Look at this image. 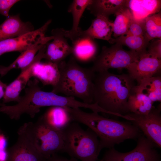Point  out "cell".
I'll return each instance as SVG.
<instances>
[{"mask_svg": "<svg viewBox=\"0 0 161 161\" xmlns=\"http://www.w3.org/2000/svg\"><path fill=\"white\" fill-rule=\"evenodd\" d=\"M161 106L154 107L147 114L140 115L129 113L124 119L136 126L143 134L160 148L161 147Z\"/></svg>", "mask_w": 161, "mask_h": 161, "instance_id": "obj_8", "label": "cell"}, {"mask_svg": "<svg viewBox=\"0 0 161 161\" xmlns=\"http://www.w3.org/2000/svg\"><path fill=\"white\" fill-rule=\"evenodd\" d=\"M8 140L3 133H0V150L7 149Z\"/></svg>", "mask_w": 161, "mask_h": 161, "instance_id": "obj_33", "label": "cell"}, {"mask_svg": "<svg viewBox=\"0 0 161 161\" xmlns=\"http://www.w3.org/2000/svg\"><path fill=\"white\" fill-rule=\"evenodd\" d=\"M72 41L71 55L76 61L82 62L94 61L97 52V45L94 39L79 33Z\"/></svg>", "mask_w": 161, "mask_h": 161, "instance_id": "obj_15", "label": "cell"}, {"mask_svg": "<svg viewBox=\"0 0 161 161\" xmlns=\"http://www.w3.org/2000/svg\"><path fill=\"white\" fill-rule=\"evenodd\" d=\"M3 133L2 131L1 130V129H0V133Z\"/></svg>", "mask_w": 161, "mask_h": 161, "instance_id": "obj_36", "label": "cell"}, {"mask_svg": "<svg viewBox=\"0 0 161 161\" xmlns=\"http://www.w3.org/2000/svg\"><path fill=\"white\" fill-rule=\"evenodd\" d=\"M75 122L87 126L99 140V148H111L127 139L137 140L143 134L130 122H123L104 117L99 113H89L80 108L65 107Z\"/></svg>", "mask_w": 161, "mask_h": 161, "instance_id": "obj_2", "label": "cell"}, {"mask_svg": "<svg viewBox=\"0 0 161 161\" xmlns=\"http://www.w3.org/2000/svg\"><path fill=\"white\" fill-rule=\"evenodd\" d=\"M65 31L63 28L52 30L51 34L53 38L51 42L49 41L45 44L43 58L58 65L67 56L71 55L72 47L68 42Z\"/></svg>", "mask_w": 161, "mask_h": 161, "instance_id": "obj_12", "label": "cell"}, {"mask_svg": "<svg viewBox=\"0 0 161 161\" xmlns=\"http://www.w3.org/2000/svg\"><path fill=\"white\" fill-rule=\"evenodd\" d=\"M6 83L3 82L0 79V100L3 98L4 94L5 89L7 86ZM3 104L0 102V106H1Z\"/></svg>", "mask_w": 161, "mask_h": 161, "instance_id": "obj_34", "label": "cell"}, {"mask_svg": "<svg viewBox=\"0 0 161 161\" xmlns=\"http://www.w3.org/2000/svg\"><path fill=\"white\" fill-rule=\"evenodd\" d=\"M44 161H78L76 159L71 157L68 159L65 157L55 154L45 159Z\"/></svg>", "mask_w": 161, "mask_h": 161, "instance_id": "obj_32", "label": "cell"}, {"mask_svg": "<svg viewBox=\"0 0 161 161\" xmlns=\"http://www.w3.org/2000/svg\"><path fill=\"white\" fill-rule=\"evenodd\" d=\"M134 88L147 96L153 103L161 102V77L160 75L142 80L134 86Z\"/></svg>", "mask_w": 161, "mask_h": 161, "instance_id": "obj_23", "label": "cell"}, {"mask_svg": "<svg viewBox=\"0 0 161 161\" xmlns=\"http://www.w3.org/2000/svg\"><path fill=\"white\" fill-rule=\"evenodd\" d=\"M17 141L7 150L6 161H44L35 147L25 123L18 129Z\"/></svg>", "mask_w": 161, "mask_h": 161, "instance_id": "obj_9", "label": "cell"}, {"mask_svg": "<svg viewBox=\"0 0 161 161\" xmlns=\"http://www.w3.org/2000/svg\"><path fill=\"white\" fill-rule=\"evenodd\" d=\"M58 65L60 77L57 83L52 86L51 92L78 98L86 103L93 104V80L95 73L90 67L80 66L72 55L67 61H62Z\"/></svg>", "mask_w": 161, "mask_h": 161, "instance_id": "obj_3", "label": "cell"}, {"mask_svg": "<svg viewBox=\"0 0 161 161\" xmlns=\"http://www.w3.org/2000/svg\"><path fill=\"white\" fill-rule=\"evenodd\" d=\"M102 161H123L118 154V151L114 147L110 148L104 154Z\"/></svg>", "mask_w": 161, "mask_h": 161, "instance_id": "obj_31", "label": "cell"}, {"mask_svg": "<svg viewBox=\"0 0 161 161\" xmlns=\"http://www.w3.org/2000/svg\"><path fill=\"white\" fill-rule=\"evenodd\" d=\"M63 152L81 161H97L101 151L96 134L88 128L84 130L78 123L72 122L62 131Z\"/></svg>", "mask_w": 161, "mask_h": 161, "instance_id": "obj_4", "label": "cell"}, {"mask_svg": "<svg viewBox=\"0 0 161 161\" xmlns=\"http://www.w3.org/2000/svg\"><path fill=\"white\" fill-rule=\"evenodd\" d=\"M156 147L154 143L142 134L137 138L133 150L126 153L118 151V154L123 161H160Z\"/></svg>", "mask_w": 161, "mask_h": 161, "instance_id": "obj_13", "label": "cell"}, {"mask_svg": "<svg viewBox=\"0 0 161 161\" xmlns=\"http://www.w3.org/2000/svg\"><path fill=\"white\" fill-rule=\"evenodd\" d=\"M50 126L62 131L73 121L65 107H49L41 116Z\"/></svg>", "mask_w": 161, "mask_h": 161, "instance_id": "obj_19", "label": "cell"}, {"mask_svg": "<svg viewBox=\"0 0 161 161\" xmlns=\"http://www.w3.org/2000/svg\"><path fill=\"white\" fill-rule=\"evenodd\" d=\"M19 1L18 0H0V14L8 17L11 8Z\"/></svg>", "mask_w": 161, "mask_h": 161, "instance_id": "obj_30", "label": "cell"}, {"mask_svg": "<svg viewBox=\"0 0 161 161\" xmlns=\"http://www.w3.org/2000/svg\"><path fill=\"white\" fill-rule=\"evenodd\" d=\"M45 44H38L27 49L21 53L18 58L8 66H0L1 76H4L12 69L21 70L26 67L31 63L39 51Z\"/></svg>", "mask_w": 161, "mask_h": 161, "instance_id": "obj_24", "label": "cell"}, {"mask_svg": "<svg viewBox=\"0 0 161 161\" xmlns=\"http://www.w3.org/2000/svg\"><path fill=\"white\" fill-rule=\"evenodd\" d=\"M145 37L150 42L155 38L161 39V13L150 16L144 19Z\"/></svg>", "mask_w": 161, "mask_h": 161, "instance_id": "obj_27", "label": "cell"}, {"mask_svg": "<svg viewBox=\"0 0 161 161\" xmlns=\"http://www.w3.org/2000/svg\"><path fill=\"white\" fill-rule=\"evenodd\" d=\"M34 30L32 24L22 21L18 15L9 16L0 25V41L18 37Z\"/></svg>", "mask_w": 161, "mask_h": 161, "instance_id": "obj_14", "label": "cell"}, {"mask_svg": "<svg viewBox=\"0 0 161 161\" xmlns=\"http://www.w3.org/2000/svg\"><path fill=\"white\" fill-rule=\"evenodd\" d=\"M26 124L35 147L44 159L63 152L64 141L62 131L50 126L41 116L35 123Z\"/></svg>", "mask_w": 161, "mask_h": 161, "instance_id": "obj_5", "label": "cell"}, {"mask_svg": "<svg viewBox=\"0 0 161 161\" xmlns=\"http://www.w3.org/2000/svg\"><path fill=\"white\" fill-rule=\"evenodd\" d=\"M92 0H74L69 7L68 11L71 13L73 18V24L69 30H65V34L66 38L72 40L77 37L81 29L79 24L81 17L86 9L91 3Z\"/></svg>", "mask_w": 161, "mask_h": 161, "instance_id": "obj_22", "label": "cell"}, {"mask_svg": "<svg viewBox=\"0 0 161 161\" xmlns=\"http://www.w3.org/2000/svg\"><path fill=\"white\" fill-rule=\"evenodd\" d=\"M116 18L113 22V36L116 38L125 35L127 33L133 18L129 9L125 6L115 14Z\"/></svg>", "mask_w": 161, "mask_h": 161, "instance_id": "obj_26", "label": "cell"}, {"mask_svg": "<svg viewBox=\"0 0 161 161\" xmlns=\"http://www.w3.org/2000/svg\"><path fill=\"white\" fill-rule=\"evenodd\" d=\"M147 48V51L148 53L161 60V39L157 38L152 40Z\"/></svg>", "mask_w": 161, "mask_h": 161, "instance_id": "obj_29", "label": "cell"}, {"mask_svg": "<svg viewBox=\"0 0 161 161\" xmlns=\"http://www.w3.org/2000/svg\"><path fill=\"white\" fill-rule=\"evenodd\" d=\"M51 21L48 20L41 27L22 36L0 41V56L7 52H18L21 53L40 44H46L52 40V36H45V33Z\"/></svg>", "mask_w": 161, "mask_h": 161, "instance_id": "obj_7", "label": "cell"}, {"mask_svg": "<svg viewBox=\"0 0 161 161\" xmlns=\"http://www.w3.org/2000/svg\"><path fill=\"white\" fill-rule=\"evenodd\" d=\"M126 0H92L87 9L96 17L108 18L120 9L126 6Z\"/></svg>", "mask_w": 161, "mask_h": 161, "instance_id": "obj_20", "label": "cell"}, {"mask_svg": "<svg viewBox=\"0 0 161 161\" xmlns=\"http://www.w3.org/2000/svg\"><path fill=\"white\" fill-rule=\"evenodd\" d=\"M93 80V103L106 114L123 118L129 113L127 102L134 80L129 74H115L108 71L96 73Z\"/></svg>", "mask_w": 161, "mask_h": 161, "instance_id": "obj_1", "label": "cell"}, {"mask_svg": "<svg viewBox=\"0 0 161 161\" xmlns=\"http://www.w3.org/2000/svg\"><path fill=\"white\" fill-rule=\"evenodd\" d=\"M7 157V150H0V161H6Z\"/></svg>", "mask_w": 161, "mask_h": 161, "instance_id": "obj_35", "label": "cell"}, {"mask_svg": "<svg viewBox=\"0 0 161 161\" xmlns=\"http://www.w3.org/2000/svg\"><path fill=\"white\" fill-rule=\"evenodd\" d=\"M153 103L147 96L136 89L134 86L128 99V108L129 113L145 115L154 107Z\"/></svg>", "mask_w": 161, "mask_h": 161, "instance_id": "obj_21", "label": "cell"}, {"mask_svg": "<svg viewBox=\"0 0 161 161\" xmlns=\"http://www.w3.org/2000/svg\"><path fill=\"white\" fill-rule=\"evenodd\" d=\"M161 0H127L126 7L130 10L133 19L142 20L160 12Z\"/></svg>", "mask_w": 161, "mask_h": 161, "instance_id": "obj_18", "label": "cell"}, {"mask_svg": "<svg viewBox=\"0 0 161 161\" xmlns=\"http://www.w3.org/2000/svg\"><path fill=\"white\" fill-rule=\"evenodd\" d=\"M113 31V22L109 18L98 16L93 19L89 27L86 30H81L79 34L95 38L106 40L109 42L112 37Z\"/></svg>", "mask_w": 161, "mask_h": 161, "instance_id": "obj_17", "label": "cell"}, {"mask_svg": "<svg viewBox=\"0 0 161 161\" xmlns=\"http://www.w3.org/2000/svg\"><path fill=\"white\" fill-rule=\"evenodd\" d=\"M101 161H102V160H101Z\"/></svg>", "mask_w": 161, "mask_h": 161, "instance_id": "obj_37", "label": "cell"}, {"mask_svg": "<svg viewBox=\"0 0 161 161\" xmlns=\"http://www.w3.org/2000/svg\"><path fill=\"white\" fill-rule=\"evenodd\" d=\"M139 57L137 53L126 50L123 46L114 44L110 47H103L90 68L95 73L108 71L110 69H127Z\"/></svg>", "mask_w": 161, "mask_h": 161, "instance_id": "obj_6", "label": "cell"}, {"mask_svg": "<svg viewBox=\"0 0 161 161\" xmlns=\"http://www.w3.org/2000/svg\"><path fill=\"white\" fill-rule=\"evenodd\" d=\"M31 76L40 81L44 85L55 86L60 77L58 64L47 61L44 62L38 61L33 66Z\"/></svg>", "mask_w": 161, "mask_h": 161, "instance_id": "obj_16", "label": "cell"}, {"mask_svg": "<svg viewBox=\"0 0 161 161\" xmlns=\"http://www.w3.org/2000/svg\"><path fill=\"white\" fill-rule=\"evenodd\" d=\"M161 60L146 51L140 55L137 60L127 69L129 75L137 84L142 80L157 75L160 72Z\"/></svg>", "mask_w": 161, "mask_h": 161, "instance_id": "obj_11", "label": "cell"}, {"mask_svg": "<svg viewBox=\"0 0 161 161\" xmlns=\"http://www.w3.org/2000/svg\"><path fill=\"white\" fill-rule=\"evenodd\" d=\"M126 35L143 36L145 37L144 19L137 20L133 19Z\"/></svg>", "mask_w": 161, "mask_h": 161, "instance_id": "obj_28", "label": "cell"}, {"mask_svg": "<svg viewBox=\"0 0 161 161\" xmlns=\"http://www.w3.org/2000/svg\"><path fill=\"white\" fill-rule=\"evenodd\" d=\"M45 49V44L39 51L31 63L21 69L17 78L7 85L3 98V103L12 101L18 102L21 97L20 94L21 91L25 88L31 78V72L33 66L36 63L41 61L43 58Z\"/></svg>", "mask_w": 161, "mask_h": 161, "instance_id": "obj_10", "label": "cell"}, {"mask_svg": "<svg viewBox=\"0 0 161 161\" xmlns=\"http://www.w3.org/2000/svg\"><path fill=\"white\" fill-rule=\"evenodd\" d=\"M109 43L126 46L140 56L147 51L149 42L144 36L126 35L112 38Z\"/></svg>", "mask_w": 161, "mask_h": 161, "instance_id": "obj_25", "label": "cell"}]
</instances>
